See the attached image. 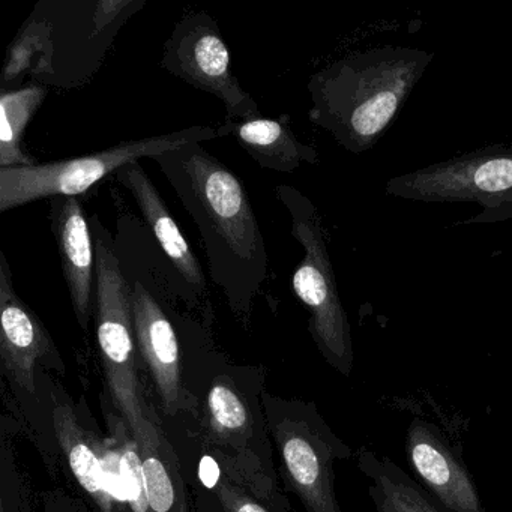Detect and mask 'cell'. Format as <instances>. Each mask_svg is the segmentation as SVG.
Here are the masks:
<instances>
[{
    "mask_svg": "<svg viewBox=\"0 0 512 512\" xmlns=\"http://www.w3.org/2000/svg\"><path fill=\"white\" fill-rule=\"evenodd\" d=\"M200 475H202L203 484L208 488H215L220 482V470L211 457L203 458L200 464Z\"/></svg>",
    "mask_w": 512,
    "mask_h": 512,
    "instance_id": "cell-23",
    "label": "cell"
},
{
    "mask_svg": "<svg viewBox=\"0 0 512 512\" xmlns=\"http://www.w3.org/2000/svg\"><path fill=\"white\" fill-rule=\"evenodd\" d=\"M161 67L199 91L217 97L227 119L262 118L254 98L244 91L232 70V56L218 23L205 11L190 13L178 22L164 44Z\"/></svg>",
    "mask_w": 512,
    "mask_h": 512,
    "instance_id": "cell-9",
    "label": "cell"
},
{
    "mask_svg": "<svg viewBox=\"0 0 512 512\" xmlns=\"http://www.w3.org/2000/svg\"><path fill=\"white\" fill-rule=\"evenodd\" d=\"M53 422L56 436L77 482L95 500L101 511L113 512V493L97 443L83 430L71 407L59 398H56L53 409Z\"/></svg>",
    "mask_w": 512,
    "mask_h": 512,
    "instance_id": "cell-17",
    "label": "cell"
},
{
    "mask_svg": "<svg viewBox=\"0 0 512 512\" xmlns=\"http://www.w3.org/2000/svg\"><path fill=\"white\" fill-rule=\"evenodd\" d=\"M89 223L95 245L94 301L98 347L113 403L130 427L133 439H137L145 431L149 412L143 404L137 376L133 287L122 271L109 230L98 215L89 218Z\"/></svg>",
    "mask_w": 512,
    "mask_h": 512,
    "instance_id": "cell-4",
    "label": "cell"
},
{
    "mask_svg": "<svg viewBox=\"0 0 512 512\" xmlns=\"http://www.w3.org/2000/svg\"><path fill=\"white\" fill-rule=\"evenodd\" d=\"M203 143L152 158L196 223L209 277L230 310L248 317L269 277L268 250L244 182Z\"/></svg>",
    "mask_w": 512,
    "mask_h": 512,
    "instance_id": "cell-1",
    "label": "cell"
},
{
    "mask_svg": "<svg viewBox=\"0 0 512 512\" xmlns=\"http://www.w3.org/2000/svg\"><path fill=\"white\" fill-rule=\"evenodd\" d=\"M217 493L227 512H269L265 506L241 493L238 485L233 484L232 481L220 479L217 484Z\"/></svg>",
    "mask_w": 512,
    "mask_h": 512,
    "instance_id": "cell-21",
    "label": "cell"
},
{
    "mask_svg": "<svg viewBox=\"0 0 512 512\" xmlns=\"http://www.w3.org/2000/svg\"><path fill=\"white\" fill-rule=\"evenodd\" d=\"M206 439L226 458L227 466L244 481L263 478V428L257 425L253 403L236 388L232 379L218 377L206 394Z\"/></svg>",
    "mask_w": 512,
    "mask_h": 512,
    "instance_id": "cell-10",
    "label": "cell"
},
{
    "mask_svg": "<svg viewBox=\"0 0 512 512\" xmlns=\"http://www.w3.org/2000/svg\"><path fill=\"white\" fill-rule=\"evenodd\" d=\"M0 326L5 370L23 389L34 394L37 365L56 356L55 346L37 314L17 295L4 251H0Z\"/></svg>",
    "mask_w": 512,
    "mask_h": 512,
    "instance_id": "cell-13",
    "label": "cell"
},
{
    "mask_svg": "<svg viewBox=\"0 0 512 512\" xmlns=\"http://www.w3.org/2000/svg\"><path fill=\"white\" fill-rule=\"evenodd\" d=\"M416 47H374L317 71L308 82L311 124L350 154L377 145L433 61Z\"/></svg>",
    "mask_w": 512,
    "mask_h": 512,
    "instance_id": "cell-2",
    "label": "cell"
},
{
    "mask_svg": "<svg viewBox=\"0 0 512 512\" xmlns=\"http://www.w3.org/2000/svg\"><path fill=\"white\" fill-rule=\"evenodd\" d=\"M115 176L119 184L127 188L136 200L143 220L148 224L170 265L181 278L185 289L190 290L194 298H202L206 295L205 272L196 254L185 241L160 191L157 190L140 161L124 167Z\"/></svg>",
    "mask_w": 512,
    "mask_h": 512,
    "instance_id": "cell-15",
    "label": "cell"
},
{
    "mask_svg": "<svg viewBox=\"0 0 512 512\" xmlns=\"http://www.w3.org/2000/svg\"><path fill=\"white\" fill-rule=\"evenodd\" d=\"M506 220H512V205L503 206L496 211H481L476 217L464 221V224H490Z\"/></svg>",
    "mask_w": 512,
    "mask_h": 512,
    "instance_id": "cell-22",
    "label": "cell"
},
{
    "mask_svg": "<svg viewBox=\"0 0 512 512\" xmlns=\"http://www.w3.org/2000/svg\"><path fill=\"white\" fill-rule=\"evenodd\" d=\"M275 193L292 220L290 233L304 250V259L293 272V292L310 313L308 328L320 352L335 370L349 376L355 361L352 332L338 293L322 215L295 187L278 185Z\"/></svg>",
    "mask_w": 512,
    "mask_h": 512,
    "instance_id": "cell-5",
    "label": "cell"
},
{
    "mask_svg": "<svg viewBox=\"0 0 512 512\" xmlns=\"http://www.w3.org/2000/svg\"><path fill=\"white\" fill-rule=\"evenodd\" d=\"M358 466L371 481L368 493L377 512H448L419 482L385 455L361 449Z\"/></svg>",
    "mask_w": 512,
    "mask_h": 512,
    "instance_id": "cell-18",
    "label": "cell"
},
{
    "mask_svg": "<svg viewBox=\"0 0 512 512\" xmlns=\"http://www.w3.org/2000/svg\"><path fill=\"white\" fill-rule=\"evenodd\" d=\"M131 287L137 350L157 386L164 409L175 415L185 406L178 335L148 287L139 280Z\"/></svg>",
    "mask_w": 512,
    "mask_h": 512,
    "instance_id": "cell-12",
    "label": "cell"
},
{
    "mask_svg": "<svg viewBox=\"0 0 512 512\" xmlns=\"http://www.w3.org/2000/svg\"><path fill=\"white\" fill-rule=\"evenodd\" d=\"M50 229L61 257L74 313L83 329H88L95 295V245L91 223L80 197H53L49 200Z\"/></svg>",
    "mask_w": 512,
    "mask_h": 512,
    "instance_id": "cell-14",
    "label": "cell"
},
{
    "mask_svg": "<svg viewBox=\"0 0 512 512\" xmlns=\"http://www.w3.org/2000/svg\"><path fill=\"white\" fill-rule=\"evenodd\" d=\"M220 139L217 128L190 127L173 133L116 143L104 151L70 160L0 169V212L37 200L82 197L98 182L143 158H155L182 146Z\"/></svg>",
    "mask_w": 512,
    "mask_h": 512,
    "instance_id": "cell-6",
    "label": "cell"
},
{
    "mask_svg": "<svg viewBox=\"0 0 512 512\" xmlns=\"http://www.w3.org/2000/svg\"><path fill=\"white\" fill-rule=\"evenodd\" d=\"M406 457L419 484L448 512H485L478 488L460 454L433 422L413 418Z\"/></svg>",
    "mask_w": 512,
    "mask_h": 512,
    "instance_id": "cell-11",
    "label": "cell"
},
{
    "mask_svg": "<svg viewBox=\"0 0 512 512\" xmlns=\"http://www.w3.org/2000/svg\"><path fill=\"white\" fill-rule=\"evenodd\" d=\"M217 130L220 137H233L262 169L293 173L302 164L316 166L320 161L316 148L295 136L289 115L247 121L226 119Z\"/></svg>",
    "mask_w": 512,
    "mask_h": 512,
    "instance_id": "cell-16",
    "label": "cell"
},
{
    "mask_svg": "<svg viewBox=\"0 0 512 512\" xmlns=\"http://www.w3.org/2000/svg\"><path fill=\"white\" fill-rule=\"evenodd\" d=\"M142 0H44L8 50L2 85L31 76L41 86L71 89L97 73L119 29Z\"/></svg>",
    "mask_w": 512,
    "mask_h": 512,
    "instance_id": "cell-3",
    "label": "cell"
},
{
    "mask_svg": "<svg viewBox=\"0 0 512 512\" xmlns=\"http://www.w3.org/2000/svg\"><path fill=\"white\" fill-rule=\"evenodd\" d=\"M266 418L280 449L287 484L307 512H343L335 496L334 464L352 449L335 436L316 406L302 401L266 403Z\"/></svg>",
    "mask_w": 512,
    "mask_h": 512,
    "instance_id": "cell-7",
    "label": "cell"
},
{
    "mask_svg": "<svg viewBox=\"0 0 512 512\" xmlns=\"http://www.w3.org/2000/svg\"><path fill=\"white\" fill-rule=\"evenodd\" d=\"M385 193L424 203H472L481 211L512 205V143L493 145L389 179Z\"/></svg>",
    "mask_w": 512,
    "mask_h": 512,
    "instance_id": "cell-8",
    "label": "cell"
},
{
    "mask_svg": "<svg viewBox=\"0 0 512 512\" xmlns=\"http://www.w3.org/2000/svg\"><path fill=\"white\" fill-rule=\"evenodd\" d=\"M143 482L149 512H185L184 497L175 466L169 460V448L164 436L149 413L145 431L137 437Z\"/></svg>",
    "mask_w": 512,
    "mask_h": 512,
    "instance_id": "cell-19",
    "label": "cell"
},
{
    "mask_svg": "<svg viewBox=\"0 0 512 512\" xmlns=\"http://www.w3.org/2000/svg\"><path fill=\"white\" fill-rule=\"evenodd\" d=\"M46 98L47 88L41 85L23 86L0 94V169L37 164L23 151V137Z\"/></svg>",
    "mask_w": 512,
    "mask_h": 512,
    "instance_id": "cell-20",
    "label": "cell"
}]
</instances>
